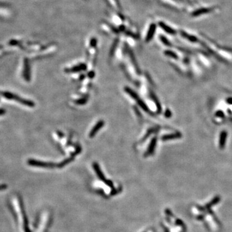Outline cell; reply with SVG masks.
<instances>
[{
	"label": "cell",
	"mask_w": 232,
	"mask_h": 232,
	"mask_svg": "<svg viewBox=\"0 0 232 232\" xmlns=\"http://www.w3.org/2000/svg\"><path fill=\"white\" fill-rule=\"evenodd\" d=\"M221 202V196L214 195L201 203L193 204L189 210L192 218L208 231H219L221 228V223L217 217L216 208Z\"/></svg>",
	"instance_id": "1"
},
{
	"label": "cell",
	"mask_w": 232,
	"mask_h": 232,
	"mask_svg": "<svg viewBox=\"0 0 232 232\" xmlns=\"http://www.w3.org/2000/svg\"><path fill=\"white\" fill-rule=\"evenodd\" d=\"M13 206L15 212H16L17 216H18V221L19 223L20 228L22 230V232H28V228L26 224V221H25V218L24 216L23 212L22 211V208L20 206V203L19 202V200L17 198H14L13 199Z\"/></svg>",
	"instance_id": "2"
},
{
	"label": "cell",
	"mask_w": 232,
	"mask_h": 232,
	"mask_svg": "<svg viewBox=\"0 0 232 232\" xmlns=\"http://www.w3.org/2000/svg\"><path fill=\"white\" fill-rule=\"evenodd\" d=\"M0 94L2 95L3 97H5V98L7 99L16 101L17 102H19L21 104L25 105V106H27L29 107H34L35 106V103H34L33 101L23 99L22 98H20V97H19L18 95L12 94L11 92H0Z\"/></svg>",
	"instance_id": "3"
},
{
	"label": "cell",
	"mask_w": 232,
	"mask_h": 232,
	"mask_svg": "<svg viewBox=\"0 0 232 232\" xmlns=\"http://www.w3.org/2000/svg\"><path fill=\"white\" fill-rule=\"evenodd\" d=\"M28 164L33 166H37V167H43V168H52L54 166V164L51 163H46L36 161L34 159H29L28 161Z\"/></svg>",
	"instance_id": "4"
},
{
	"label": "cell",
	"mask_w": 232,
	"mask_h": 232,
	"mask_svg": "<svg viewBox=\"0 0 232 232\" xmlns=\"http://www.w3.org/2000/svg\"><path fill=\"white\" fill-rule=\"evenodd\" d=\"M31 69L29 63L27 59H25L24 62V69H23V77L25 80L29 81L31 79Z\"/></svg>",
	"instance_id": "5"
},
{
	"label": "cell",
	"mask_w": 232,
	"mask_h": 232,
	"mask_svg": "<svg viewBox=\"0 0 232 232\" xmlns=\"http://www.w3.org/2000/svg\"><path fill=\"white\" fill-rule=\"evenodd\" d=\"M104 125V122L103 121H99V122L97 123V124L94 126V128L92 129V130L90 132L89 134V137H93L95 136V135L97 134L99 130L103 127Z\"/></svg>",
	"instance_id": "6"
},
{
	"label": "cell",
	"mask_w": 232,
	"mask_h": 232,
	"mask_svg": "<svg viewBox=\"0 0 232 232\" xmlns=\"http://www.w3.org/2000/svg\"><path fill=\"white\" fill-rule=\"evenodd\" d=\"M227 136L228 134L226 131H222L221 132L220 137H219V146L221 149L224 148L225 146Z\"/></svg>",
	"instance_id": "7"
},
{
	"label": "cell",
	"mask_w": 232,
	"mask_h": 232,
	"mask_svg": "<svg viewBox=\"0 0 232 232\" xmlns=\"http://www.w3.org/2000/svg\"><path fill=\"white\" fill-rule=\"evenodd\" d=\"M156 144H157V137H154L152 139H151V141L150 143V145L148 146V150L146 151V155H151V154H152L154 151V150L155 148V146H156Z\"/></svg>",
	"instance_id": "8"
},
{
	"label": "cell",
	"mask_w": 232,
	"mask_h": 232,
	"mask_svg": "<svg viewBox=\"0 0 232 232\" xmlns=\"http://www.w3.org/2000/svg\"><path fill=\"white\" fill-rule=\"evenodd\" d=\"M182 137V135H181V133L178 132V133H174V134H168V135H165L162 137V140L163 141H169V140H172V139H179L180 137Z\"/></svg>",
	"instance_id": "9"
},
{
	"label": "cell",
	"mask_w": 232,
	"mask_h": 232,
	"mask_svg": "<svg viewBox=\"0 0 232 232\" xmlns=\"http://www.w3.org/2000/svg\"><path fill=\"white\" fill-rule=\"evenodd\" d=\"M87 69V65L85 64H81L78 66H75L70 70H66L65 71L70 72H78L85 70Z\"/></svg>",
	"instance_id": "10"
},
{
	"label": "cell",
	"mask_w": 232,
	"mask_h": 232,
	"mask_svg": "<svg viewBox=\"0 0 232 232\" xmlns=\"http://www.w3.org/2000/svg\"><path fill=\"white\" fill-rule=\"evenodd\" d=\"M125 91L126 92H127L128 93V94L130 95V96H131L132 97V98L134 99H135V100H137L139 98V96H138V95L136 94V92H135L134 90H132V89H131V88H130L129 87H126L125 88Z\"/></svg>",
	"instance_id": "11"
},
{
	"label": "cell",
	"mask_w": 232,
	"mask_h": 232,
	"mask_svg": "<svg viewBox=\"0 0 232 232\" xmlns=\"http://www.w3.org/2000/svg\"><path fill=\"white\" fill-rule=\"evenodd\" d=\"M137 103L139 104V106L143 110H145L146 112L148 111V108L147 105L144 102H143V101L140 98H139L137 100Z\"/></svg>",
	"instance_id": "12"
},
{
	"label": "cell",
	"mask_w": 232,
	"mask_h": 232,
	"mask_svg": "<svg viewBox=\"0 0 232 232\" xmlns=\"http://www.w3.org/2000/svg\"><path fill=\"white\" fill-rule=\"evenodd\" d=\"M94 169L97 173V174L98 175V176L99 177V178L101 179H104V176L103 175V173L101 172L100 168H99V165L97 163H94Z\"/></svg>",
	"instance_id": "13"
},
{
	"label": "cell",
	"mask_w": 232,
	"mask_h": 232,
	"mask_svg": "<svg viewBox=\"0 0 232 232\" xmlns=\"http://www.w3.org/2000/svg\"><path fill=\"white\" fill-rule=\"evenodd\" d=\"M151 98H153L154 101H155V103H156V105H157V109H158V112H161V104H160L159 101H158V99L157 98V97H156L153 93H151Z\"/></svg>",
	"instance_id": "14"
},
{
	"label": "cell",
	"mask_w": 232,
	"mask_h": 232,
	"mask_svg": "<svg viewBox=\"0 0 232 232\" xmlns=\"http://www.w3.org/2000/svg\"><path fill=\"white\" fill-rule=\"evenodd\" d=\"M87 101H88L87 98H81L75 101V103L78 104H85V103H87Z\"/></svg>",
	"instance_id": "15"
},
{
	"label": "cell",
	"mask_w": 232,
	"mask_h": 232,
	"mask_svg": "<svg viewBox=\"0 0 232 232\" xmlns=\"http://www.w3.org/2000/svg\"><path fill=\"white\" fill-rule=\"evenodd\" d=\"M164 54L167 55V56H170V57L174 58V59H178V56H177V55L175 53L173 52L172 51H168H168H166L165 52H164Z\"/></svg>",
	"instance_id": "16"
},
{
	"label": "cell",
	"mask_w": 232,
	"mask_h": 232,
	"mask_svg": "<svg viewBox=\"0 0 232 232\" xmlns=\"http://www.w3.org/2000/svg\"><path fill=\"white\" fill-rule=\"evenodd\" d=\"M71 161H72V159H71V158L68 159H66L65 161H64L63 162H62L61 163H60V166H60V167L63 166L64 165H65V164H66V163H69Z\"/></svg>",
	"instance_id": "17"
},
{
	"label": "cell",
	"mask_w": 232,
	"mask_h": 232,
	"mask_svg": "<svg viewBox=\"0 0 232 232\" xmlns=\"http://www.w3.org/2000/svg\"><path fill=\"white\" fill-rule=\"evenodd\" d=\"M171 111L169 110H166V111L165 112V114H164V116H165L166 117H171L172 114H171Z\"/></svg>",
	"instance_id": "18"
},
{
	"label": "cell",
	"mask_w": 232,
	"mask_h": 232,
	"mask_svg": "<svg viewBox=\"0 0 232 232\" xmlns=\"http://www.w3.org/2000/svg\"><path fill=\"white\" fill-rule=\"evenodd\" d=\"M88 76H89V78H94V72H90L89 74H88Z\"/></svg>",
	"instance_id": "19"
},
{
	"label": "cell",
	"mask_w": 232,
	"mask_h": 232,
	"mask_svg": "<svg viewBox=\"0 0 232 232\" xmlns=\"http://www.w3.org/2000/svg\"><path fill=\"white\" fill-rule=\"evenodd\" d=\"M5 113V110L3 108H0V116L3 115Z\"/></svg>",
	"instance_id": "20"
},
{
	"label": "cell",
	"mask_w": 232,
	"mask_h": 232,
	"mask_svg": "<svg viewBox=\"0 0 232 232\" xmlns=\"http://www.w3.org/2000/svg\"><path fill=\"white\" fill-rule=\"evenodd\" d=\"M6 188H7L6 185H0V190H1V189H4Z\"/></svg>",
	"instance_id": "21"
}]
</instances>
